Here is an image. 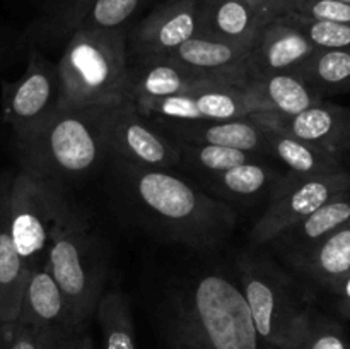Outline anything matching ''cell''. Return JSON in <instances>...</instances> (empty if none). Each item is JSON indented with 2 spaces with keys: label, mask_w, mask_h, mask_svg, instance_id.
I'll list each match as a JSON object with an SVG mask.
<instances>
[{
  "label": "cell",
  "mask_w": 350,
  "mask_h": 349,
  "mask_svg": "<svg viewBox=\"0 0 350 349\" xmlns=\"http://www.w3.org/2000/svg\"><path fill=\"white\" fill-rule=\"evenodd\" d=\"M115 173L130 211L159 238L205 250L231 236L236 212L176 173L118 161Z\"/></svg>",
  "instance_id": "cell-1"
},
{
  "label": "cell",
  "mask_w": 350,
  "mask_h": 349,
  "mask_svg": "<svg viewBox=\"0 0 350 349\" xmlns=\"http://www.w3.org/2000/svg\"><path fill=\"white\" fill-rule=\"evenodd\" d=\"M161 324L170 349H269L238 277L221 269L195 274L170 291Z\"/></svg>",
  "instance_id": "cell-2"
},
{
  "label": "cell",
  "mask_w": 350,
  "mask_h": 349,
  "mask_svg": "<svg viewBox=\"0 0 350 349\" xmlns=\"http://www.w3.org/2000/svg\"><path fill=\"white\" fill-rule=\"evenodd\" d=\"M113 106L62 108L43 127L14 140L21 170L60 185L88 177L109 156L106 137Z\"/></svg>",
  "instance_id": "cell-3"
},
{
  "label": "cell",
  "mask_w": 350,
  "mask_h": 349,
  "mask_svg": "<svg viewBox=\"0 0 350 349\" xmlns=\"http://www.w3.org/2000/svg\"><path fill=\"white\" fill-rule=\"evenodd\" d=\"M57 67L62 108L116 105L130 98L125 27L74 31Z\"/></svg>",
  "instance_id": "cell-4"
},
{
  "label": "cell",
  "mask_w": 350,
  "mask_h": 349,
  "mask_svg": "<svg viewBox=\"0 0 350 349\" xmlns=\"http://www.w3.org/2000/svg\"><path fill=\"white\" fill-rule=\"evenodd\" d=\"M46 262L70 308L79 334L88 331L106 289V259L91 224L70 198H65L53 228Z\"/></svg>",
  "instance_id": "cell-5"
},
{
  "label": "cell",
  "mask_w": 350,
  "mask_h": 349,
  "mask_svg": "<svg viewBox=\"0 0 350 349\" xmlns=\"http://www.w3.org/2000/svg\"><path fill=\"white\" fill-rule=\"evenodd\" d=\"M236 277L253 324L269 349H294L310 325L313 307L275 262L253 252L236 257Z\"/></svg>",
  "instance_id": "cell-6"
},
{
  "label": "cell",
  "mask_w": 350,
  "mask_h": 349,
  "mask_svg": "<svg viewBox=\"0 0 350 349\" xmlns=\"http://www.w3.org/2000/svg\"><path fill=\"white\" fill-rule=\"evenodd\" d=\"M65 198L64 185L31 171L19 170L10 180V236L29 270L46 260L51 235Z\"/></svg>",
  "instance_id": "cell-7"
},
{
  "label": "cell",
  "mask_w": 350,
  "mask_h": 349,
  "mask_svg": "<svg viewBox=\"0 0 350 349\" xmlns=\"http://www.w3.org/2000/svg\"><path fill=\"white\" fill-rule=\"evenodd\" d=\"M350 188L347 170L318 177H294L284 174L273 187L269 205L262 218L255 222L250 242L255 246L269 245L286 229L299 222L317 209L330 202Z\"/></svg>",
  "instance_id": "cell-8"
},
{
  "label": "cell",
  "mask_w": 350,
  "mask_h": 349,
  "mask_svg": "<svg viewBox=\"0 0 350 349\" xmlns=\"http://www.w3.org/2000/svg\"><path fill=\"white\" fill-rule=\"evenodd\" d=\"M62 109V82L57 64L33 50L27 68L16 82L2 86V118L14 140L29 135Z\"/></svg>",
  "instance_id": "cell-9"
},
{
  "label": "cell",
  "mask_w": 350,
  "mask_h": 349,
  "mask_svg": "<svg viewBox=\"0 0 350 349\" xmlns=\"http://www.w3.org/2000/svg\"><path fill=\"white\" fill-rule=\"evenodd\" d=\"M106 139L109 156L118 163L159 170L180 164L176 144L156 122L144 116L130 98L113 106Z\"/></svg>",
  "instance_id": "cell-10"
},
{
  "label": "cell",
  "mask_w": 350,
  "mask_h": 349,
  "mask_svg": "<svg viewBox=\"0 0 350 349\" xmlns=\"http://www.w3.org/2000/svg\"><path fill=\"white\" fill-rule=\"evenodd\" d=\"M133 103L144 116L154 122H221L256 112L248 92L234 86L197 89L163 99H135Z\"/></svg>",
  "instance_id": "cell-11"
},
{
  "label": "cell",
  "mask_w": 350,
  "mask_h": 349,
  "mask_svg": "<svg viewBox=\"0 0 350 349\" xmlns=\"http://www.w3.org/2000/svg\"><path fill=\"white\" fill-rule=\"evenodd\" d=\"M248 118L263 129L287 133L338 156L350 149V109L335 103L321 101L294 115L253 112Z\"/></svg>",
  "instance_id": "cell-12"
},
{
  "label": "cell",
  "mask_w": 350,
  "mask_h": 349,
  "mask_svg": "<svg viewBox=\"0 0 350 349\" xmlns=\"http://www.w3.org/2000/svg\"><path fill=\"white\" fill-rule=\"evenodd\" d=\"M200 34L198 2L164 0L147 17H144L130 33L126 47L132 44L137 60L166 57L173 50Z\"/></svg>",
  "instance_id": "cell-13"
},
{
  "label": "cell",
  "mask_w": 350,
  "mask_h": 349,
  "mask_svg": "<svg viewBox=\"0 0 350 349\" xmlns=\"http://www.w3.org/2000/svg\"><path fill=\"white\" fill-rule=\"evenodd\" d=\"M17 322L62 342L74 341L79 335L67 300L58 287L46 260L29 270Z\"/></svg>",
  "instance_id": "cell-14"
},
{
  "label": "cell",
  "mask_w": 350,
  "mask_h": 349,
  "mask_svg": "<svg viewBox=\"0 0 350 349\" xmlns=\"http://www.w3.org/2000/svg\"><path fill=\"white\" fill-rule=\"evenodd\" d=\"M250 47L195 36L167 53L181 67L226 86L245 88L250 81Z\"/></svg>",
  "instance_id": "cell-15"
},
{
  "label": "cell",
  "mask_w": 350,
  "mask_h": 349,
  "mask_svg": "<svg viewBox=\"0 0 350 349\" xmlns=\"http://www.w3.org/2000/svg\"><path fill=\"white\" fill-rule=\"evenodd\" d=\"M314 50L296 27L275 17L263 24L250 51V81L263 75L294 74Z\"/></svg>",
  "instance_id": "cell-16"
},
{
  "label": "cell",
  "mask_w": 350,
  "mask_h": 349,
  "mask_svg": "<svg viewBox=\"0 0 350 349\" xmlns=\"http://www.w3.org/2000/svg\"><path fill=\"white\" fill-rule=\"evenodd\" d=\"M130 98L135 99H163L180 96L197 89L221 88V82L212 81L205 75L181 67L167 57L142 58L135 65L129 64ZM236 88V86H234Z\"/></svg>",
  "instance_id": "cell-17"
},
{
  "label": "cell",
  "mask_w": 350,
  "mask_h": 349,
  "mask_svg": "<svg viewBox=\"0 0 350 349\" xmlns=\"http://www.w3.org/2000/svg\"><path fill=\"white\" fill-rule=\"evenodd\" d=\"M350 221V188L277 236L270 245L293 267L306 259L327 236Z\"/></svg>",
  "instance_id": "cell-18"
},
{
  "label": "cell",
  "mask_w": 350,
  "mask_h": 349,
  "mask_svg": "<svg viewBox=\"0 0 350 349\" xmlns=\"http://www.w3.org/2000/svg\"><path fill=\"white\" fill-rule=\"evenodd\" d=\"M156 123L174 137L173 142L212 144V146L234 147V149L246 151V153L265 154L263 129L248 116L221 120V122H164V120H157Z\"/></svg>",
  "instance_id": "cell-19"
},
{
  "label": "cell",
  "mask_w": 350,
  "mask_h": 349,
  "mask_svg": "<svg viewBox=\"0 0 350 349\" xmlns=\"http://www.w3.org/2000/svg\"><path fill=\"white\" fill-rule=\"evenodd\" d=\"M12 177L0 187V328L16 325L29 267L16 250L9 228V188Z\"/></svg>",
  "instance_id": "cell-20"
},
{
  "label": "cell",
  "mask_w": 350,
  "mask_h": 349,
  "mask_svg": "<svg viewBox=\"0 0 350 349\" xmlns=\"http://www.w3.org/2000/svg\"><path fill=\"white\" fill-rule=\"evenodd\" d=\"M200 36L253 47L263 21L243 0H200Z\"/></svg>",
  "instance_id": "cell-21"
},
{
  "label": "cell",
  "mask_w": 350,
  "mask_h": 349,
  "mask_svg": "<svg viewBox=\"0 0 350 349\" xmlns=\"http://www.w3.org/2000/svg\"><path fill=\"white\" fill-rule=\"evenodd\" d=\"M256 112L294 115L323 101V96L311 89L296 74H272L252 79L245 86Z\"/></svg>",
  "instance_id": "cell-22"
},
{
  "label": "cell",
  "mask_w": 350,
  "mask_h": 349,
  "mask_svg": "<svg viewBox=\"0 0 350 349\" xmlns=\"http://www.w3.org/2000/svg\"><path fill=\"white\" fill-rule=\"evenodd\" d=\"M263 129V127H262ZM265 154L279 159L294 177H318L345 170L344 156L325 151L287 133L263 129Z\"/></svg>",
  "instance_id": "cell-23"
},
{
  "label": "cell",
  "mask_w": 350,
  "mask_h": 349,
  "mask_svg": "<svg viewBox=\"0 0 350 349\" xmlns=\"http://www.w3.org/2000/svg\"><path fill=\"white\" fill-rule=\"evenodd\" d=\"M294 269L334 291L338 281L350 272V221L327 236Z\"/></svg>",
  "instance_id": "cell-24"
},
{
  "label": "cell",
  "mask_w": 350,
  "mask_h": 349,
  "mask_svg": "<svg viewBox=\"0 0 350 349\" xmlns=\"http://www.w3.org/2000/svg\"><path fill=\"white\" fill-rule=\"evenodd\" d=\"M208 177L214 181V187H217L215 190L219 194L238 201H252L273 190L284 174L260 157Z\"/></svg>",
  "instance_id": "cell-25"
},
{
  "label": "cell",
  "mask_w": 350,
  "mask_h": 349,
  "mask_svg": "<svg viewBox=\"0 0 350 349\" xmlns=\"http://www.w3.org/2000/svg\"><path fill=\"white\" fill-rule=\"evenodd\" d=\"M294 74L318 94H340L350 89V50H314Z\"/></svg>",
  "instance_id": "cell-26"
},
{
  "label": "cell",
  "mask_w": 350,
  "mask_h": 349,
  "mask_svg": "<svg viewBox=\"0 0 350 349\" xmlns=\"http://www.w3.org/2000/svg\"><path fill=\"white\" fill-rule=\"evenodd\" d=\"M103 349H139L129 300L118 287L103 291L96 307Z\"/></svg>",
  "instance_id": "cell-27"
},
{
  "label": "cell",
  "mask_w": 350,
  "mask_h": 349,
  "mask_svg": "<svg viewBox=\"0 0 350 349\" xmlns=\"http://www.w3.org/2000/svg\"><path fill=\"white\" fill-rule=\"evenodd\" d=\"M180 151V164L190 166L205 174H215L238 164L248 163L262 157V154L246 153L234 147L212 146V144L174 142Z\"/></svg>",
  "instance_id": "cell-28"
},
{
  "label": "cell",
  "mask_w": 350,
  "mask_h": 349,
  "mask_svg": "<svg viewBox=\"0 0 350 349\" xmlns=\"http://www.w3.org/2000/svg\"><path fill=\"white\" fill-rule=\"evenodd\" d=\"M280 17L296 27L318 50H350V24L310 19L291 12Z\"/></svg>",
  "instance_id": "cell-29"
},
{
  "label": "cell",
  "mask_w": 350,
  "mask_h": 349,
  "mask_svg": "<svg viewBox=\"0 0 350 349\" xmlns=\"http://www.w3.org/2000/svg\"><path fill=\"white\" fill-rule=\"evenodd\" d=\"M144 2L146 0H94L77 29H122Z\"/></svg>",
  "instance_id": "cell-30"
},
{
  "label": "cell",
  "mask_w": 350,
  "mask_h": 349,
  "mask_svg": "<svg viewBox=\"0 0 350 349\" xmlns=\"http://www.w3.org/2000/svg\"><path fill=\"white\" fill-rule=\"evenodd\" d=\"M294 349H350V339L337 320L313 310L306 334Z\"/></svg>",
  "instance_id": "cell-31"
},
{
  "label": "cell",
  "mask_w": 350,
  "mask_h": 349,
  "mask_svg": "<svg viewBox=\"0 0 350 349\" xmlns=\"http://www.w3.org/2000/svg\"><path fill=\"white\" fill-rule=\"evenodd\" d=\"M70 342H62L19 322L0 328V349H67Z\"/></svg>",
  "instance_id": "cell-32"
},
{
  "label": "cell",
  "mask_w": 350,
  "mask_h": 349,
  "mask_svg": "<svg viewBox=\"0 0 350 349\" xmlns=\"http://www.w3.org/2000/svg\"><path fill=\"white\" fill-rule=\"evenodd\" d=\"M92 2L94 0H50L46 16L48 27L58 34H65L68 40L84 19Z\"/></svg>",
  "instance_id": "cell-33"
},
{
  "label": "cell",
  "mask_w": 350,
  "mask_h": 349,
  "mask_svg": "<svg viewBox=\"0 0 350 349\" xmlns=\"http://www.w3.org/2000/svg\"><path fill=\"white\" fill-rule=\"evenodd\" d=\"M350 24V5L338 0H287L286 14Z\"/></svg>",
  "instance_id": "cell-34"
},
{
  "label": "cell",
  "mask_w": 350,
  "mask_h": 349,
  "mask_svg": "<svg viewBox=\"0 0 350 349\" xmlns=\"http://www.w3.org/2000/svg\"><path fill=\"white\" fill-rule=\"evenodd\" d=\"M243 2L252 7L267 23L284 16L287 9V0H243Z\"/></svg>",
  "instance_id": "cell-35"
},
{
  "label": "cell",
  "mask_w": 350,
  "mask_h": 349,
  "mask_svg": "<svg viewBox=\"0 0 350 349\" xmlns=\"http://www.w3.org/2000/svg\"><path fill=\"white\" fill-rule=\"evenodd\" d=\"M332 293L337 296V305L340 315L342 317H347L350 313V272L338 281L337 286L334 287Z\"/></svg>",
  "instance_id": "cell-36"
},
{
  "label": "cell",
  "mask_w": 350,
  "mask_h": 349,
  "mask_svg": "<svg viewBox=\"0 0 350 349\" xmlns=\"http://www.w3.org/2000/svg\"><path fill=\"white\" fill-rule=\"evenodd\" d=\"M67 349H94V344H92V337L89 335V332H82L79 334L74 341L68 344Z\"/></svg>",
  "instance_id": "cell-37"
},
{
  "label": "cell",
  "mask_w": 350,
  "mask_h": 349,
  "mask_svg": "<svg viewBox=\"0 0 350 349\" xmlns=\"http://www.w3.org/2000/svg\"><path fill=\"white\" fill-rule=\"evenodd\" d=\"M9 53H10L9 43H7L5 38L0 36V64H2L7 57H9Z\"/></svg>",
  "instance_id": "cell-38"
},
{
  "label": "cell",
  "mask_w": 350,
  "mask_h": 349,
  "mask_svg": "<svg viewBox=\"0 0 350 349\" xmlns=\"http://www.w3.org/2000/svg\"><path fill=\"white\" fill-rule=\"evenodd\" d=\"M174 2H200V0H174Z\"/></svg>",
  "instance_id": "cell-39"
},
{
  "label": "cell",
  "mask_w": 350,
  "mask_h": 349,
  "mask_svg": "<svg viewBox=\"0 0 350 349\" xmlns=\"http://www.w3.org/2000/svg\"><path fill=\"white\" fill-rule=\"evenodd\" d=\"M338 2H344V3H349V5H350V0H338Z\"/></svg>",
  "instance_id": "cell-40"
},
{
  "label": "cell",
  "mask_w": 350,
  "mask_h": 349,
  "mask_svg": "<svg viewBox=\"0 0 350 349\" xmlns=\"http://www.w3.org/2000/svg\"><path fill=\"white\" fill-rule=\"evenodd\" d=\"M2 180H3V177H0V187H2Z\"/></svg>",
  "instance_id": "cell-41"
},
{
  "label": "cell",
  "mask_w": 350,
  "mask_h": 349,
  "mask_svg": "<svg viewBox=\"0 0 350 349\" xmlns=\"http://www.w3.org/2000/svg\"><path fill=\"white\" fill-rule=\"evenodd\" d=\"M345 318H349V320H350V313H349V315H347V317H345Z\"/></svg>",
  "instance_id": "cell-42"
}]
</instances>
